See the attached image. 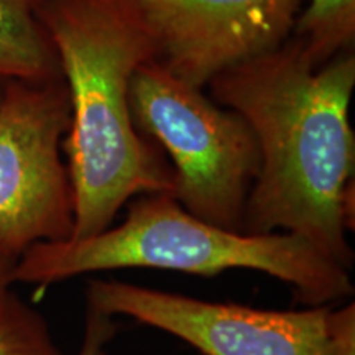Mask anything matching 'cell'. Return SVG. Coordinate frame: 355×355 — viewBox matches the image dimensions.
Listing matches in <instances>:
<instances>
[{
	"label": "cell",
	"mask_w": 355,
	"mask_h": 355,
	"mask_svg": "<svg viewBox=\"0 0 355 355\" xmlns=\"http://www.w3.org/2000/svg\"><path fill=\"white\" fill-rule=\"evenodd\" d=\"M207 87L212 101L250 123L260 146L242 232L293 234L350 272L354 51L313 68L288 38L277 50L222 71Z\"/></svg>",
	"instance_id": "cell-1"
},
{
	"label": "cell",
	"mask_w": 355,
	"mask_h": 355,
	"mask_svg": "<svg viewBox=\"0 0 355 355\" xmlns=\"http://www.w3.org/2000/svg\"><path fill=\"white\" fill-rule=\"evenodd\" d=\"M43 24L71 102V239H86L109 229L133 198L175 191L170 162L137 132L128 107L132 76L157 60V44L135 0H48Z\"/></svg>",
	"instance_id": "cell-2"
},
{
	"label": "cell",
	"mask_w": 355,
	"mask_h": 355,
	"mask_svg": "<svg viewBox=\"0 0 355 355\" xmlns=\"http://www.w3.org/2000/svg\"><path fill=\"white\" fill-rule=\"evenodd\" d=\"M119 268L175 270L216 277L248 268L295 290L301 304L331 306L350 298V272L286 232L243 234L199 219L168 193L141 194L122 224L86 239L35 243L17 259L12 283L50 285L79 275Z\"/></svg>",
	"instance_id": "cell-3"
},
{
	"label": "cell",
	"mask_w": 355,
	"mask_h": 355,
	"mask_svg": "<svg viewBox=\"0 0 355 355\" xmlns=\"http://www.w3.org/2000/svg\"><path fill=\"white\" fill-rule=\"evenodd\" d=\"M128 107L137 132L165 150L175 173L171 196L189 214L242 232L245 204L260 171L250 123L159 61L132 76Z\"/></svg>",
	"instance_id": "cell-4"
},
{
	"label": "cell",
	"mask_w": 355,
	"mask_h": 355,
	"mask_svg": "<svg viewBox=\"0 0 355 355\" xmlns=\"http://www.w3.org/2000/svg\"><path fill=\"white\" fill-rule=\"evenodd\" d=\"M71 125L63 76L15 79L0 97V250L17 261L71 239L73 188L61 148Z\"/></svg>",
	"instance_id": "cell-5"
},
{
	"label": "cell",
	"mask_w": 355,
	"mask_h": 355,
	"mask_svg": "<svg viewBox=\"0 0 355 355\" xmlns=\"http://www.w3.org/2000/svg\"><path fill=\"white\" fill-rule=\"evenodd\" d=\"M89 308L128 316L184 340L204 355H334L332 306L259 309L158 291L117 279H91Z\"/></svg>",
	"instance_id": "cell-6"
},
{
	"label": "cell",
	"mask_w": 355,
	"mask_h": 355,
	"mask_svg": "<svg viewBox=\"0 0 355 355\" xmlns=\"http://www.w3.org/2000/svg\"><path fill=\"white\" fill-rule=\"evenodd\" d=\"M159 61L204 89L222 71L282 46L303 0H135Z\"/></svg>",
	"instance_id": "cell-7"
},
{
	"label": "cell",
	"mask_w": 355,
	"mask_h": 355,
	"mask_svg": "<svg viewBox=\"0 0 355 355\" xmlns=\"http://www.w3.org/2000/svg\"><path fill=\"white\" fill-rule=\"evenodd\" d=\"M48 0H0V97L15 79L61 76L56 50L43 24Z\"/></svg>",
	"instance_id": "cell-8"
},
{
	"label": "cell",
	"mask_w": 355,
	"mask_h": 355,
	"mask_svg": "<svg viewBox=\"0 0 355 355\" xmlns=\"http://www.w3.org/2000/svg\"><path fill=\"white\" fill-rule=\"evenodd\" d=\"M313 68L354 51L355 0H308L298 13L291 37Z\"/></svg>",
	"instance_id": "cell-9"
},
{
	"label": "cell",
	"mask_w": 355,
	"mask_h": 355,
	"mask_svg": "<svg viewBox=\"0 0 355 355\" xmlns=\"http://www.w3.org/2000/svg\"><path fill=\"white\" fill-rule=\"evenodd\" d=\"M0 355H64L46 319L10 290L0 298Z\"/></svg>",
	"instance_id": "cell-10"
},
{
	"label": "cell",
	"mask_w": 355,
	"mask_h": 355,
	"mask_svg": "<svg viewBox=\"0 0 355 355\" xmlns=\"http://www.w3.org/2000/svg\"><path fill=\"white\" fill-rule=\"evenodd\" d=\"M115 332H117V324L112 316L87 306L84 336L78 355H107V345L114 339Z\"/></svg>",
	"instance_id": "cell-11"
},
{
	"label": "cell",
	"mask_w": 355,
	"mask_h": 355,
	"mask_svg": "<svg viewBox=\"0 0 355 355\" xmlns=\"http://www.w3.org/2000/svg\"><path fill=\"white\" fill-rule=\"evenodd\" d=\"M334 355H355V304L331 309Z\"/></svg>",
	"instance_id": "cell-12"
},
{
	"label": "cell",
	"mask_w": 355,
	"mask_h": 355,
	"mask_svg": "<svg viewBox=\"0 0 355 355\" xmlns=\"http://www.w3.org/2000/svg\"><path fill=\"white\" fill-rule=\"evenodd\" d=\"M13 265H15V260L0 250V298H2L3 293L10 290Z\"/></svg>",
	"instance_id": "cell-13"
}]
</instances>
